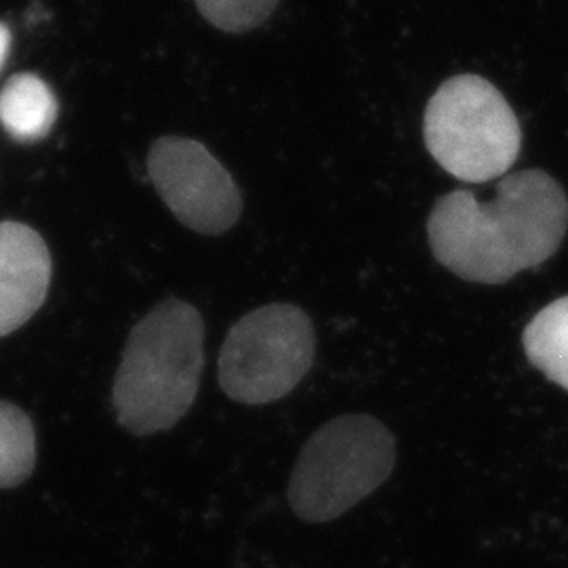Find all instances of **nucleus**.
Returning a JSON list of instances; mask_svg holds the SVG:
<instances>
[{
    "label": "nucleus",
    "mask_w": 568,
    "mask_h": 568,
    "mask_svg": "<svg viewBox=\"0 0 568 568\" xmlns=\"http://www.w3.org/2000/svg\"><path fill=\"white\" fill-rule=\"evenodd\" d=\"M9 49H11V32L4 23H0V70L4 65V61L9 58Z\"/></svg>",
    "instance_id": "nucleus-12"
},
{
    "label": "nucleus",
    "mask_w": 568,
    "mask_h": 568,
    "mask_svg": "<svg viewBox=\"0 0 568 568\" xmlns=\"http://www.w3.org/2000/svg\"><path fill=\"white\" fill-rule=\"evenodd\" d=\"M37 466V434L20 406L0 403V488L20 487Z\"/></svg>",
    "instance_id": "nucleus-10"
},
{
    "label": "nucleus",
    "mask_w": 568,
    "mask_h": 568,
    "mask_svg": "<svg viewBox=\"0 0 568 568\" xmlns=\"http://www.w3.org/2000/svg\"><path fill=\"white\" fill-rule=\"evenodd\" d=\"M204 323L194 305L166 300L131 328L112 405L135 436L166 432L194 405L204 365Z\"/></svg>",
    "instance_id": "nucleus-2"
},
{
    "label": "nucleus",
    "mask_w": 568,
    "mask_h": 568,
    "mask_svg": "<svg viewBox=\"0 0 568 568\" xmlns=\"http://www.w3.org/2000/svg\"><path fill=\"white\" fill-rule=\"evenodd\" d=\"M51 253L41 234L18 222L0 224V337L26 325L44 304Z\"/></svg>",
    "instance_id": "nucleus-7"
},
{
    "label": "nucleus",
    "mask_w": 568,
    "mask_h": 568,
    "mask_svg": "<svg viewBox=\"0 0 568 568\" xmlns=\"http://www.w3.org/2000/svg\"><path fill=\"white\" fill-rule=\"evenodd\" d=\"M528 363L568 389V297L546 305L525 328Z\"/></svg>",
    "instance_id": "nucleus-9"
},
{
    "label": "nucleus",
    "mask_w": 568,
    "mask_h": 568,
    "mask_svg": "<svg viewBox=\"0 0 568 568\" xmlns=\"http://www.w3.org/2000/svg\"><path fill=\"white\" fill-rule=\"evenodd\" d=\"M568 199L541 169L504 175L493 201L455 190L429 213L427 236L436 260L469 283H508L548 262L565 241Z\"/></svg>",
    "instance_id": "nucleus-1"
},
{
    "label": "nucleus",
    "mask_w": 568,
    "mask_h": 568,
    "mask_svg": "<svg viewBox=\"0 0 568 568\" xmlns=\"http://www.w3.org/2000/svg\"><path fill=\"white\" fill-rule=\"evenodd\" d=\"M424 140L432 159L453 178L485 183L508 175L523 148V131L493 82L459 74L429 98Z\"/></svg>",
    "instance_id": "nucleus-4"
},
{
    "label": "nucleus",
    "mask_w": 568,
    "mask_h": 568,
    "mask_svg": "<svg viewBox=\"0 0 568 568\" xmlns=\"http://www.w3.org/2000/svg\"><path fill=\"white\" fill-rule=\"evenodd\" d=\"M281 0H196L204 20L217 30L241 34L264 23Z\"/></svg>",
    "instance_id": "nucleus-11"
},
{
    "label": "nucleus",
    "mask_w": 568,
    "mask_h": 568,
    "mask_svg": "<svg viewBox=\"0 0 568 568\" xmlns=\"http://www.w3.org/2000/svg\"><path fill=\"white\" fill-rule=\"evenodd\" d=\"M148 173L171 213L199 234H224L243 213L239 185L201 142L175 135L156 140Z\"/></svg>",
    "instance_id": "nucleus-6"
},
{
    "label": "nucleus",
    "mask_w": 568,
    "mask_h": 568,
    "mask_svg": "<svg viewBox=\"0 0 568 568\" xmlns=\"http://www.w3.org/2000/svg\"><path fill=\"white\" fill-rule=\"evenodd\" d=\"M316 335L302 307H257L230 328L220 354V384L243 405L281 400L314 365Z\"/></svg>",
    "instance_id": "nucleus-5"
},
{
    "label": "nucleus",
    "mask_w": 568,
    "mask_h": 568,
    "mask_svg": "<svg viewBox=\"0 0 568 568\" xmlns=\"http://www.w3.org/2000/svg\"><path fill=\"white\" fill-rule=\"evenodd\" d=\"M396 466V440L371 415H342L321 427L297 457L291 509L305 523H328L382 487Z\"/></svg>",
    "instance_id": "nucleus-3"
},
{
    "label": "nucleus",
    "mask_w": 568,
    "mask_h": 568,
    "mask_svg": "<svg viewBox=\"0 0 568 568\" xmlns=\"http://www.w3.org/2000/svg\"><path fill=\"white\" fill-rule=\"evenodd\" d=\"M60 105L37 74H18L0 91V122L18 142H39L58 121Z\"/></svg>",
    "instance_id": "nucleus-8"
}]
</instances>
